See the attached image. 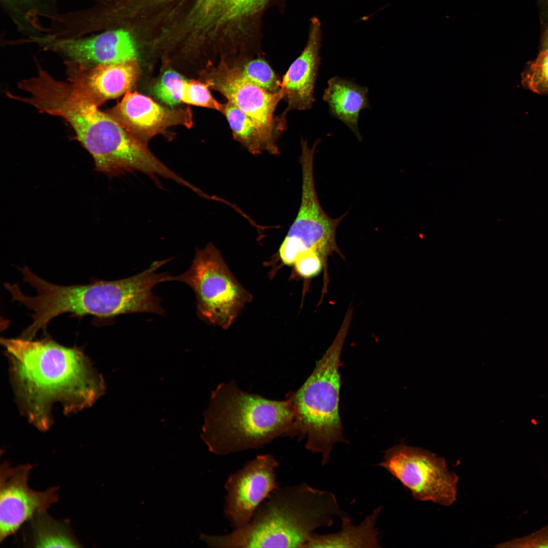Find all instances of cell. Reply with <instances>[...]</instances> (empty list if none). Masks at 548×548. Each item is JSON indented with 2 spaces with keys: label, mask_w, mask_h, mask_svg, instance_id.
Here are the masks:
<instances>
[{
  "label": "cell",
  "mask_w": 548,
  "mask_h": 548,
  "mask_svg": "<svg viewBox=\"0 0 548 548\" xmlns=\"http://www.w3.org/2000/svg\"><path fill=\"white\" fill-rule=\"evenodd\" d=\"M10 360L11 374L20 405L29 421L47 430L51 411L59 403L64 413L91 406L105 392L101 375L84 354L47 337L33 340L1 338Z\"/></svg>",
  "instance_id": "cell-1"
},
{
  "label": "cell",
  "mask_w": 548,
  "mask_h": 548,
  "mask_svg": "<svg viewBox=\"0 0 548 548\" xmlns=\"http://www.w3.org/2000/svg\"><path fill=\"white\" fill-rule=\"evenodd\" d=\"M345 516L332 493L305 483L275 488L246 526L220 535L201 534L212 547H305L313 532Z\"/></svg>",
  "instance_id": "cell-2"
},
{
  "label": "cell",
  "mask_w": 548,
  "mask_h": 548,
  "mask_svg": "<svg viewBox=\"0 0 548 548\" xmlns=\"http://www.w3.org/2000/svg\"><path fill=\"white\" fill-rule=\"evenodd\" d=\"M204 418L202 439L210 452L225 456L288 436L295 411L290 393L285 400H270L243 391L231 381L212 392Z\"/></svg>",
  "instance_id": "cell-3"
},
{
  "label": "cell",
  "mask_w": 548,
  "mask_h": 548,
  "mask_svg": "<svg viewBox=\"0 0 548 548\" xmlns=\"http://www.w3.org/2000/svg\"><path fill=\"white\" fill-rule=\"evenodd\" d=\"M348 310L332 344L308 379L291 393L295 420L288 436L306 439L305 447L322 455V463L330 460L334 444L345 442L339 413L340 355L351 321Z\"/></svg>",
  "instance_id": "cell-4"
},
{
  "label": "cell",
  "mask_w": 548,
  "mask_h": 548,
  "mask_svg": "<svg viewBox=\"0 0 548 548\" xmlns=\"http://www.w3.org/2000/svg\"><path fill=\"white\" fill-rule=\"evenodd\" d=\"M24 282L37 291L34 296L25 294L18 284L5 283L13 301H18L33 312L32 322L20 337L33 339L37 332L46 330L50 321L64 313L74 317L91 316L107 320L123 315L127 305V294L120 280H96L86 285L62 286L43 280L28 267L19 268Z\"/></svg>",
  "instance_id": "cell-5"
},
{
  "label": "cell",
  "mask_w": 548,
  "mask_h": 548,
  "mask_svg": "<svg viewBox=\"0 0 548 548\" xmlns=\"http://www.w3.org/2000/svg\"><path fill=\"white\" fill-rule=\"evenodd\" d=\"M174 281L185 283L193 290L200 318L224 329L232 324L252 298L212 243L197 249L190 267L174 276Z\"/></svg>",
  "instance_id": "cell-6"
},
{
  "label": "cell",
  "mask_w": 548,
  "mask_h": 548,
  "mask_svg": "<svg viewBox=\"0 0 548 548\" xmlns=\"http://www.w3.org/2000/svg\"><path fill=\"white\" fill-rule=\"evenodd\" d=\"M320 143V140H317L310 147L306 140L301 139L300 206L279 251L281 260L287 265H293L301 253L310 250L321 255L324 265L329 255L339 252L335 231L346 214L338 218H332L325 213L319 202L314 183V160L316 148Z\"/></svg>",
  "instance_id": "cell-7"
},
{
  "label": "cell",
  "mask_w": 548,
  "mask_h": 548,
  "mask_svg": "<svg viewBox=\"0 0 548 548\" xmlns=\"http://www.w3.org/2000/svg\"><path fill=\"white\" fill-rule=\"evenodd\" d=\"M378 465L409 490L415 500L450 506L456 500L459 477L445 460L427 450L401 443L385 451Z\"/></svg>",
  "instance_id": "cell-8"
},
{
  "label": "cell",
  "mask_w": 548,
  "mask_h": 548,
  "mask_svg": "<svg viewBox=\"0 0 548 548\" xmlns=\"http://www.w3.org/2000/svg\"><path fill=\"white\" fill-rule=\"evenodd\" d=\"M200 80L223 95L276 140L284 130L286 118L275 115L277 107L283 99L282 91L273 93L259 87L223 59L216 64L208 63L200 72Z\"/></svg>",
  "instance_id": "cell-9"
},
{
  "label": "cell",
  "mask_w": 548,
  "mask_h": 548,
  "mask_svg": "<svg viewBox=\"0 0 548 548\" xmlns=\"http://www.w3.org/2000/svg\"><path fill=\"white\" fill-rule=\"evenodd\" d=\"M33 465L12 467L7 462L0 467V541L14 534L36 513L46 511L58 500V487L44 491L30 489L28 476Z\"/></svg>",
  "instance_id": "cell-10"
},
{
  "label": "cell",
  "mask_w": 548,
  "mask_h": 548,
  "mask_svg": "<svg viewBox=\"0 0 548 548\" xmlns=\"http://www.w3.org/2000/svg\"><path fill=\"white\" fill-rule=\"evenodd\" d=\"M271 455L257 456L231 474L225 485L224 513L234 529L248 524L263 500L278 486L276 468Z\"/></svg>",
  "instance_id": "cell-11"
},
{
  "label": "cell",
  "mask_w": 548,
  "mask_h": 548,
  "mask_svg": "<svg viewBox=\"0 0 548 548\" xmlns=\"http://www.w3.org/2000/svg\"><path fill=\"white\" fill-rule=\"evenodd\" d=\"M107 113L146 144L156 135L167 134V130L171 127L190 128L193 123L190 108L170 109L131 90Z\"/></svg>",
  "instance_id": "cell-12"
},
{
  "label": "cell",
  "mask_w": 548,
  "mask_h": 548,
  "mask_svg": "<svg viewBox=\"0 0 548 548\" xmlns=\"http://www.w3.org/2000/svg\"><path fill=\"white\" fill-rule=\"evenodd\" d=\"M38 42L45 49L61 53L68 61L85 65L123 62L138 57L133 35L122 27L86 38L40 39Z\"/></svg>",
  "instance_id": "cell-13"
},
{
  "label": "cell",
  "mask_w": 548,
  "mask_h": 548,
  "mask_svg": "<svg viewBox=\"0 0 548 548\" xmlns=\"http://www.w3.org/2000/svg\"><path fill=\"white\" fill-rule=\"evenodd\" d=\"M65 65L68 81L98 107L130 91L140 74L138 60L94 65L67 60Z\"/></svg>",
  "instance_id": "cell-14"
},
{
  "label": "cell",
  "mask_w": 548,
  "mask_h": 548,
  "mask_svg": "<svg viewBox=\"0 0 548 548\" xmlns=\"http://www.w3.org/2000/svg\"><path fill=\"white\" fill-rule=\"evenodd\" d=\"M322 41L321 23L317 17L311 20L307 41L300 54L293 61L283 76L281 91L287 107L281 114L293 110L311 109L315 102L314 89L321 62L320 49Z\"/></svg>",
  "instance_id": "cell-15"
},
{
  "label": "cell",
  "mask_w": 548,
  "mask_h": 548,
  "mask_svg": "<svg viewBox=\"0 0 548 548\" xmlns=\"http://www.w3.org/2000/svg\"><path fill=\"white\" fill-rule=\"evenodd\" d=\"M189 16L204 32L218 36L259 12L269 0H184Z\"/></svg>",
  "instance_id": "cell-16"
},
{
  "label": "cell",
  "mask_w": 548,
  "mask_h": 548,
  "mask_svg": "<svg viewBox=\"0 0 548 548\" xmlns=\"http://www.w3.org/2000/svg\"><path fill=\"white\" fill-rule=\"evenodd\" d=\"M368 93L367 87L335 76L328 81L322 96L330 114L343 122L359 140L362 139L358 128L360 113L370 108Z\"/></svg>",
  "instance_id": "cell-17"
},
{
  "label": "cell",
  "mask_w": 548,
  "mask_h": 548,
  "mask_svg": "<svg viewBox=\"0 0 548 548\" xmlns=\"http://www.w3.org/2000/svg\"><path fill=\"white\" fill-rule=\"evenodd\" d=\"M382 507H379L359 525H353L346 515L341 517V528L325 535L313 533L305 547H379L375 528Z\"/></svg>",
  "instance_id": "cell-18"
},
{
  "label": "cell",
  "mask_w": 548,
  "mask_h": 548,
  "mask_svg": "<svg viewBox=\"0 0 548 548\" xmlns=\"http://www.w3.org/2000/svg\"><path fill=\"white\" fill-rule=\"evenodd\" d=\"M225 117L234 139L248 152L257 155L267 152L279 155L277 140L255 121L231 102L222 104L220 112Z\"/></svg>",
  "instance_id": "cell-19"
},
{
  "label": "cell",
  "mask_w": 548,
  "mask_h": 548,
  "mask_svg": "<svg viewBox=\"0 0 548 548\" xmlns=\"http://www.w3.org/2000/svg\"><path fill=\"white\" fill-rule=\"evenodd\" d=\"M25 536L27 543L37 547H78L68 520H57L46 511L36 513L27 522Z\"/></svg>",
  "instance_id": "cell-20"
},
{
  "label": "cell",
  "mask_w": 548,
  "mask_h": 548,
  "mask_svg": "<svg viewBox=\"0 0 548 548\" xmlns=\"http://www.w3.org/2000/svg\"><path fill=\"white\" fill-rule=\"evenodd\" d=\"M227 62L234 66L245 79L259 87L273 93L281 91L282 80L264 58L241 57Z\"/></svg>",
  "instance_id": "cell-21"
},
{
  "label": "cell",
  "mask_w": 548,
  "mask_h": 548,
  "mask_svg": "<svg viewBox=\"0 0 548 548\" xmlns=\"http://www.w3.org/2000/svg\"><path fill=\"white\" fill-rule=\"evenodd\" d=\"M521 82L535 93L548 94V49H542L534 60L526 65Z\"/></svg>",
  "instance_id": "cell-22"
},
{
  "label": "cell",
  "mask_w": 548,
  "mask_h": 548,
  "mask_svg": "<svg viewBox=\"0 0 548 548\" xmlns=\"http://www.w3.org/2000/svg\"><path fill=\"white\" fill-rule=\"evenodd\" d=\"M209 85L201 80L185 79L181 90V101L220 112L222 104L212 95Z\"/></svg>",
  "instance_id": "cell-23"
},
{
  "label": "cell",
  "mask_w": 548,
  "mask_h": 548,
  "mask_svg": "<svg viewBox=\"0 0 548 548\" xmlns=\"http://www.w3.org/2000/svg\"><path fill=\"white\" fill-rule=\"evenodd\" d=\"M185 79L175 71H166L154 87L155 95L162 102L169 106L180 104L182 102L181 90Z\"/></svg>",
  "instance_id": "cell-24"
},
{
  "label": "cell",
  "mask_w": 548,
  "mask_h": 548,
  "mask_svg": "<svg viewBox=\"0 0 548 548\" xmlns=\"http://www.w3.org/2000/svg\"><path fill=\"white\" fill-rule=\"evenodd\" d=\"M294 266L300 276L308 279L318 275L324 263L317 252L310 250L301 253L297 258Z\"/></svg>",
  "instance_id": "cell-25"
},
{
  "label": "cell",
  "mask_w": 548,
  "mask_h": 548,
  "mask_svg": "<svg viewBox=\"0 0 548 548\" xmlns=\"http://www.w3.org/2000/svg\"><path fill=\"white\" fill-rule=\"evenodd\" d=\"M498 547H548V524L528 535L498 544Z\"/></svg>",
  "instance_id": "cell-26"
},
{
  "label": "cell",
  "mask_w": 548,
  "mask_h": 548,
  "mask_svg": "<svg viewBox=\"0 0 548 548\" xmlns=\"http://www.w3.org/2000/svg\"><path fill=\"white\" fill-rule=\"evenodd\" d=\"M548 49V25L545 29L542 40V49Z\"/></svg>",
  "instance_id": "cell-27"
},
{
  "label": "cell",
  "mask_w": 548,
  "mask_h": 548,
  "mask_svg": "<svg viewBox=\"0 0 548 548\" xmlns=\"http://www.w3.org/2000/svg\"><path fill=\"white\" fill-rule=\"evenodd\" d=\"M543 1L548 3V0H543Z\"/></svg>",
  "instance_id": "cell-28"
},
{
  "label": "cell",
  "mask_w": 548,
  "mask_h": 548,
  "mask_svg": "<svg viewBox=\"0 0 548 548\" xmlns=\"http://www.w3.org/2000/svg\"><path fill=\"white\" fill-rule=\"evenodd\" d=\"M10 1H18V0H10Z\"/></svg>",
  "instance_id": "cell-29"
}]
</instances>
